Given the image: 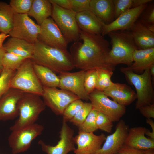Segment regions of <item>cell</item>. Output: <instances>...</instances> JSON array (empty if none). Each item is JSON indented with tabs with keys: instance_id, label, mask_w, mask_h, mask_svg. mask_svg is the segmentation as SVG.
I'll return each mask as SVG.
<instances>
[{
	"instance_id": "cell-26",
	"label": "cell",
	"mask_w": 154,
	"mask_h": 154,
	"mask_svg": "<svg viewBox=\"0 0 154 154\" xmlns=\"http://www.w3.org/2000/svg\"><path fill=\"white\" fill-rule=\"evenodd\" d=\"M52 5L49 0H33L27 14L33 17L37 24L40 25L51 16Z\"/></svg>"
},
{
	"instance_id": "cell-34",
	"label": "cell",
	"mask_w": 154,
	"mask_h": 154,
	"mask_svg": "<svg viewBox=\"0 0 154 154\" xmlns=\"http://www.w3.org/2000/svg\"><path fill=\"white\" fill-rule=\"evenodd\" d=\"M113 1L114 5V20L126 11L131 9L135 8L134 0Z\"/></svg>"
},
{
	"instance_id": "cell-16",
	"label": "cell",
	"mask_w": 154,
	"mask_h": 154,
	"mask_svg": "<svg viewBox=\"0 0 154 154\" xmlns=\"http://www.w3.org/2000/svg\"><path fill=\"white\" fill-rule=\"evenodd\" d=\"M24 92L10 88L0 98V121L11 120L19 116L18 105Z\"/></svg>"
},
{
	"instance_id": "cell-33",
	"label": "cell",
	"mask_w": 154,
	"mask_h": 154,
	"mask_svg": "<svg viewBox=\"0 0 154 154\" xmlns=\"http://www.w3.org/2000/svg\"><path fill=\"white\" fill-rule=\"evenodd\" d=\"M16 71L4 68L0 75V98L10 88L11 80Z\"/></svg>"
},
{
	"instance_id": "cell-29",
	"label": "cell",
	"mask_w": 154,
	"mask_h": 154,
	"mask_svg": "<svg viewBox=\"0 0 154 154\" xmlns=\"http://www.w3.org/2000/svg\"><path fill=\"white\" fill-rule=\"evenodd\" d=\"M97 70L98 78L95 89L103 92L113 83L111 80L113 70L104 68L97 69Z\"/></svg>"
},
{
	"instance_id": "cell-2",
	"label": "cell",
	"mask_w": 154,
	"mask_h": 154,
	"mask_svg": "<svg viewBox=\"0 0 154 154\" xmlns=\"http://www.w3.org/2000/svg\"><path fill=\"white\" fill-rule=\"evenodd\" d=\"M34 45L31 59L33 63L46 67L59 74L75 68L70 53L67 50L48 46L38 40Z\"/></svg>"
},
{
	"instance_id": "cell-17",
	"label": "cell",
	"mask_w": 154,
	"mask_h": 154,
	"mask_svg": "<svg viewBox=\"0 0 154 154\" xmlns=\"http://www.w3.org/2000/svg\"><path fill=\"white\" fill-rule=\"evenodd\" d=\"M129 130L125 121L120 119L116 126L114 132L106 137L102 147L93 154H117L124 145Z\"/></svg>"
},
{
	"instance_id": "cell-48",
	"label": "cell",
	"mask_w": 154,
	"mask_h": 154,
	"mask_svg": "<svg viewBox=\"0 0 154 154\" xmlns=\"http://www.w3.org/2000/svg\"><path fill=\"white\" fill-rule=\"evenodd\" d=\"M149 72L151 77H154V64L152 65L149 68Z\"/></svg>"
},
{
	"instance_id": "cell-39",
	"label": "cell",
	"mask_w": 154,
	"mask_h": 154,
	"mask_svg": "<svg viewBox=\"0 0 154 154\" xmlns=\"http://www.w3.org/2000/svg\"><path fill=\"white\" fill-rule=\"evenodd\" d=\"M139 17L140 18L139 20L146 25H154L153 4L148 5V4L140 15Z\"/></svg>"
},
{
	"instance_id": "cell-36",
	"label": "cell",
	"mask_w": 154,
	"mask_h": 154,
	"mask_svg": "<svg viewBox=\"0 0 154 154\" xmlns=\"http://www.w3.org/2000/svg\"><path fill=\"white\" fill-rule=\"evenodd\" d=\"M84 103L82 100L78 99L70 103L65 109L62 115L63 121L66 122L70 121L82 108Z\"/></svg>"
},
{
	"instance_id": "cell-32",
	"label": "cell",
	"mask_w": 154,
	"mask_h": 154,
	"mask_svg": "<svg viewBox=\"0 0 154 154\" xmlns=\"http://www.w3.org/2000/svg\"><path fill=\"white\" fill-rule=\"evenodd\" d=\"M98 78L97 69L86 71L84 85L86 93L89 95L96 89Z\"/></svg>"
},
{
	"instance_id": "cell-40",
	"label": "cell",
	"mask_w": 154,
	"mask_h": 154,
	"mask_svg": "<svg viewBox=\"0 0 154 154\" xmlns=\"http://www.w3.org/2000/svg\"><path fill=\"white\" fill-rule=\"evenodd\" d=\"M91 0H71V9L76 13L90 10Z\"/></svg>"
},
{
	"instance_id": "cell-25",
	"label": "cell",
	"mask_w": 154,
	"mask_h": 154,
	"mask_svg": "<svg viewBox=\"0 0 154 154\" xmlns=\"http://www.w3.org/2000/svg\"><path fill=\"white\" fill-rule=\"evenodd\" d=\"M90 7V10L105 24L114 20L113 0H91Z\"/></svg>"
},
{
	"instance_id": "cell-8",
	"label": "cell",
	"mask_w": 154,
	"mask_h": 154,
	"mask_svg": "<svg viewBox=\"0 0 154 154\" xmlns=\"http://www.w3.org/2000/svg\"><path fill=\"white\" fill-rule=\"evenodd\" d=\"M44 129L42 125L35 123L12 131L8 141L12 153L17 154L27 151L33 140L42 133Z\"/></svg>"
},
{
	"instance_id": "cell-35",
	"label": "cell",
	"mask_w": 154,
	"mask_h": 154,
	"mask_svg": "<svg viewBox=\"0 0 154 154\" xmlns=\"http://www.w3.org/2000/svg\"><path fill=\"white\" fill-rule=\"evenodd\" d=\"M92 108L90 102H84L82 108L70 122L78 127L84 122Z\"/></svg>"
},
{
	"instance_id": "cell-15",
	"label": "cell",
	"mask_w": 154,
	"mask_h": 154,
	"mask_svg": "<svg viewBox=\"0 0 154 154\" xmlns=\"http://www.w3.org/2000/svg\"><path fill=\"white\" fill-rule=\"evenodd\" d=\"M148 3L131 9L111 23L105 24L101 35L104 36L113 31H129Z\"/></svg>"
},
{
	"instance_id": "cell-46",
	"label": "cell",
	"mask_w": 154,
	"mask_h": 154,
	"mask_svg": "<svg viewBox=\"0 0 154 154\" xmlns=\"http://www.w3.org/2000/svg\"><path fill=\"white\" fill-rule=\"evenodd\" d=\"M9 36V35L1 33H0V49L3 48V43L5 40Z\"/></svg>"
},
{
	"instance_id": "cell-4",
	"label": "cell",
	"mask_w": 154,
	"mask_h": 154,
	"mask_svg": "<svg viewBox=\"0 0 154 154\" xmlns=\"http://www.w3.org/2000/svg\"><path fill=\"white\" fill-rule=\"evenodd\" d=\"M46 106L40 96L24 92L18 103L19 118L10 127V130L19 129L35 123Z\"/></svg>"
},
{
	"instance_id": "cell-21",
	"label": "cell",
	"mask_w": 154,
	"mask_h": 154,
	"mask_svg": "<svg viewBox=\"0 0 154 154\" xmlns=\"http://www.w3.org/2000/svg\"><path fill=\"white\" fill-rule=\"evenodd\" d=\"M147 129L143 127H135L129 129L124 145L141 150L154 149V140L145 136Z\"/></svg>"
},
{
	"instance_id": "cell-42",
	"label": "cell",
	"mask_w": 154,
	"mask_h": 154,
	"mask_svg": "<svg viewBox=\"0 0 154 154\" xmlns=\"http://www.w3.org/2000/svg\"><path fill=\"white\" fill-rule=\"evenodd\" d=\"M117 154H143L142 150L136 149L124 145Z\"/></svg>"
},
{
	"instance_id": "cell-24",
	"label": "cell",
	"mask_w": 154,
	"mask_h": 154,
	"mask_svg": "<svg viewBox=\"0 0 154 154\" xmlns=\"http://www.w3.org/2000/svg\"><path fill=\"white\" fill-rule=\"evenodd\" d=\"M6 52L13 53L26 59H31L34 50V44L25 40L11 37L3 44Z\"/></svg>"
},
{
	"instance_id": "cell-20",
	"label": "cell",
	"mask_w": 154,
	"mask_h": 154,
	"mask_svg": "<svg viewBox=\"0 0 154 154\" xmlns=\"http://www.w3.org/2000/svg\"><path fill=\"white\" fill-rule=\"evenodd\" d=\"M138 49L154 48V32L138 19L130 29Z\"/></svg>"
},
{
	"instance_id": "cell-5",
	"label": "cell",
	"mask_w": 154,
	"mask_h": 154,
	"mask_svg": "<svg viewBox=\"0 0 154 154\" xmlns=\"http://www.w3.org/2000/svg\"><path fill=\"white\" fill-rule=\"evenodd\" d=\"M10 86L24 92L42 96L43 86L34 72L31 59H26L16 70L11 80Z\"/></svg>"
},
{
	"instance_id": "cell-23",
	"label": "cell",
	"mask_w": 154,
	"mask_h": 154,
	"mask_svg": "<svg viewBox=\"0 0 154 154\" xmlns=\"http://www.w3.org/2000/svg\"><path fill=\"white\" fill-rule=\"evenodd\" d=\"M133 58L131 65L121 68L136 73L143 72L154 64V48L136 50L133 53Z\"/></svg>"
},
{
	"instance_id": "cell-10",
	"label": "cell",
	"mask_w": 154,
	"mask_h": 154,
	"mask_svg": "<svg viewBox=\"0 0 154 154\" xmlns=\"http://www.w3.org/2000/svg\"><path fill=\"white\" fill-rule=\"evenodd\" d=\"M40 31V26L36 23L27 14L15 13L12 28L9 35L11 37L34 44Z\"/></svg>"
},
{
	"instance_id": "cell-27",
	"label": "cell",
	"mask_w": 154,
	"mask_h": 154,
	"mask_svg": "<svg viewBox=\"0 0 154 154\" xmlns=\"http://www.w3.org/2000/svg\"><path fill=\"white\" fill-rule=\"evenodd\" d=\"M34 72L43 87L57 88L60 84V78L53 71L49 68L33 63Z\"/></svg>"
},
{
	"instance_id": "cell-19",
	"label": "cell",
	"mask_w": 154,
	"mask_h": 154,
	"mask_svg": "<svg viewBox=\"0 0 154 154\" xmlns=\"http://www.w3.org/2000/svg\"><path fill=\"white\" fill-rule=\"evenodd\" d=\"M103 92L113 100L125 106L130 104L137 98L134 91L130 86L124 84L113 82L111 86Z\"/></svg>"
},
{
	"instance_id": "cell-37",
	"label": "cell",
	"mask_w": 154,
	"mask_h": 154,
	"mask_svg": "<svg viewBox=\"0 0 154 154\" xmlns=\"http://www.w3.org/2000/svg\"><path fill=\"white\" fill-rule=\"evenodd\" d=\"M33 0H11L9 4L15 13L27 14Z\"/></svg>"
},
{
	"instance_id": "cell-13",
	"label": "cell",
	"mask_w": 154,
	"mask_h": 154,
	"mask_svg": "<svg viewBox=\"0 0 154 154\" xmlns=\"http://www.w3.org/2000/svg\"><path fill=\"white\" fill-rule=\"evenodd\" d=\"M59 133L60 140L55 146L47 145L41 140L39 141L43 151L47 154H67L75 150L74 131L66 122L62 121Z\"/></svg>"
},
{
	"instance_id": "cell-11",
	"label": "cell",
	"mask_w": 154,
	"mask_h": 154,
	"mask_svg": "<svg viewBox=\"0 0 154 154\" xmlns=\"http://www.w3.org/2000/svg\"><path fill=\"white\" fill-rule=\"evenodd\" d=\"M42 96L46 106L50 108L57 115H62L67 106L73 101L80 99L68 91L57 88L43 87Z\"/></svg>"
},
{
	"instance_id": "cell-6",
	"label": "cell",
	"mask_w": 154,
	"mask_h": 154,
	"mask_svg": "<svg viewBox=\"0 0 154 154\" xmlns=\"http://www.w3.org/2000/svg\"><path fill=\"white\" fill-rule=\"evenodd\" d=\"M120 70L125 75L127 81L135 88L137 99L136 109H138L142 106L153 104L154 91L149 68L141 74L125 70L122 68Z\"/></svg>"
},
{
	"instance_id": "cell-9",
	"label": "cell",
	"mask_w": 154,
	"mask_h": 154,
	"mask_svg": "<svg viewBox=\"0 0 154 154\" xmlns=\"http://www.w3.org/2000/svg\"><path fill=\"white\" fill-rule=\"evenodd\" d=\"M93 108L106 115L112 122L119 121L126 112L125 106L110 99L103 91L95 90L89 95Z\"/></svg>"
},
{
	"instance_id": "cell-30",
	"label": "cell",
	"mask_w": 154,
	"mask_h": 154,
	"mask_svg": "<svg viewBox=\"0 0 154 154\" xmlns=\"http://www.w3.org/2000/svg\"><path fill=\"white\" fill-rule=\"evenodd\" d=\"M26 59L17 54L6 52L3 58L2 64L4 68L17 70Z\"/></svg>"
},
{
	"instance_id": "cell-14",
	"label": "cell",
	"mask_w": 154,
	"mask_h": 154,
	"mask_svg": "<svg viewBox=\"0 0 154 154\" xmlns=\"http://www.w3.org/2000/svg\"><path fill=\"white\" fill-rule=\"evenodd\" d=\"M85 72L80 70L75 72H67L59 74V87L71 92L81 100L88 101L89 95L86 93L84 85Z\"/></svg>"
},
{
	"instance_id": "cell-28",
	"label": "cell",
	"mask_w": 154,
	"mask_h": 154,
	"mask_svg": "<svg viewBox=\"0 0 154 154\" xmlns=\"http://www.w3.org/2000/svg\"><path fill=\"white\" fill-rule=\"evenodd\" d=\"M15 13L9 4L0 1V32L9 35L12 28Z\"/></svg>"
},
{
	"instance_id": "cell-12",
	"label": "cell",
	"mask_w": 154,
	"mask_h": 154,
	"mask_svg": "<svg viewBox=\"0 0 154 154\" xmlns=\"http://www.w3.org/2000/svg\"><path fill=\"white\" fill-rule=\"evenodd\" d=\"M40 26L38 40L51 47L67 50L68 43L52 17L47 18Z\"/></svg>"
},
{
	"instance_id": "cell-22",
	"label": "cell",
	"mask_w": 154,
	"mask_h": 154,
	"mask_svg": "<svg viewBox=\"0 0 154 154\" xmlns=\"http://www.w3.org/2000/svg\"><path fill=\"white\" fill-rule=\"evenodd\" d=\"M76 20L81 31L96 35H101L105 24L91 10L77 13Z\"/></svg>"
},
{
	"instance_id": "cell-7",
	"label": "cell",
	"mask_w": 154,
	"mask_h": 154,
	"mask_svg": "<svg viewBox=\"0 0 154 154\" xmlns=\"http://www.w3.org/2000/svg\"><path fill=\"white\" fill-rule=\"evenodd\" d=\"M51 16L68 43L79 41L81 30L76 20L75 13L71 9L62 8L52 4Z\"/></svg>"
},
{
	"instance_id": "cell-44",
	"label": "cell",
	"mask_w": 154,
	"mask_h": 154,
	"mask_svg": "<svg viewBox=\"0 0 154 154\" xmlns=\"http://www.w3.org/2000/svg\"><path fill=\"white\" fill-rule=\"evenodd\" d=\"M146 122L149 124L151 127L152 131L151 134L150 139L154 140V122L151 119H147Z\"/></svg>"
},
{
	"instance_id": "cell-3",
	"label": "cell",
	"mask_w": 154,
	"mask_h": 154,
	"mask_svg": "<svg viewBox=\"0 0 154 154\" xmlns=\"http://www.w3.org/2000/svg\"><path fill=\"white\" fill-rule=\"evenodd\" d=\"M110 38L111 48L106 59L108 65L115 66L119 64L129 66L133 62V55L138 49L129 31H115L108 34Z\"/></svg>"
},
{
	"instance_id": "cell-45",
	"label": "cell",
	"mask_w": 154,
	"mask_h": 154,
	"mask_svg": "<svg viewBox=\"0 0 154 154\" xmlns=\"http://www.w3.org/2000/svg\"><path fill=\"white\" fill-rule=\"evenodd\" d=\"M6 52V51L3 48L0 49V75L4 69L2 61L4 54Z\"/></svg>"
},
{
	"instance_id": "cell-38",
	"label": "cell",
	"mask_w": 154,
	"mask_h": 154,
	"mask_svg": "<svg viewBox=\"0 0 154 154\" xmlns=\"http://www.w3.org/2000/svg\"><path fill=\"white\" fill-rule=\"evenodd\" d=\"M112 122L104 114L98 112L96 123L98 129L108 133H111L113 127Z\"/></svg>"
},
{
	"instance_id": "cell-31",
	"label": "cell",
	"mask_w": 154,
	"mask_h": 154,
	"mask_svg": "<svg viewBox=\"0 0 154 154\" xmlns=\"http://www.w3.org/2000/svg\"><path fill=\"white\" fill-rule=\"evenodd\" d=\"M98 113V111L93 108L84 122L78 127L79 131L94 133L98 129L96 123Z\"/></svg>"
},
{
	"instance_id": "cell-41",
	"label": "cell",
	"mask_w": 154,
	"mask_h": 154,
	"mask_svg": "<svg viewBox=\"0 0 154 154\" xmlns=\"http://www.w3.org/2000/svg\"><path fill=\"white\" fill-rule=\"evenodd\" d=\"M138 109L141 114L147 119L154 118V103L142 106Z\"/></svg>"
},
{
	"instance_id": "cell-18",
	"label": "cell",
	"mask_w": 154,
	"mask_h": 154,
	"mask_svg": "<svg viewBox=\"0 0 154 154\" xmlns=\"http://www.w3.org/2000/svg\"><path fill=\"white\" fill-rule=\"evenodd\" d=\"M106 137L103 133L96 135L94 133L79 131L74 137L77 148L74 153L75 154H93L101 147Z\"/></svg>"
},
{
	"instance_id": "cell-1",
	"label": "cell",
	"mask_w": 154,
	"mask_h": 154,
	"mask_svg": "<svg viewBox=\"0 0 154 154\" xmlns=\"http://www.w3.org/2000/svg\"><path fill=\"white\" fill-rule=\"evenodd\" d=\"M80 40L82 42H74L70 49L75 68L85 71L100 68L114 70L115 67L106 63L110 49V43L104 36L81 31Z\"/></svg>"
},
{
	"instance_id": "cell-43",
	"label": "cell",
	"mask_w": 154,
	"mask_h": 154,
	"mask_svg": "<svg viewBox=\"0 0 154 154\" xmlns=\"http://www.w3.org/2000/svg\"><path fill=\"white\" fill-rule=\"evenodd\" d=\"M52 4H55L64 9H70L71 0H49Z\"/></svg>"
},
{
	"instance_id": "cell-47",
	"label": "cell",
	"mask_w": 154,
	"mask_h": 154,
	"mask_svg": "<svg viewBox=\"0 0 154 154\" xmlns=\"http://www.w3.org/2000/svg\"><path fill=\"white\" fill-rule=\"evenodd\" d=\"M142 151L143 154H154V149H149Z\"/></svg>"
}]
</instances>
